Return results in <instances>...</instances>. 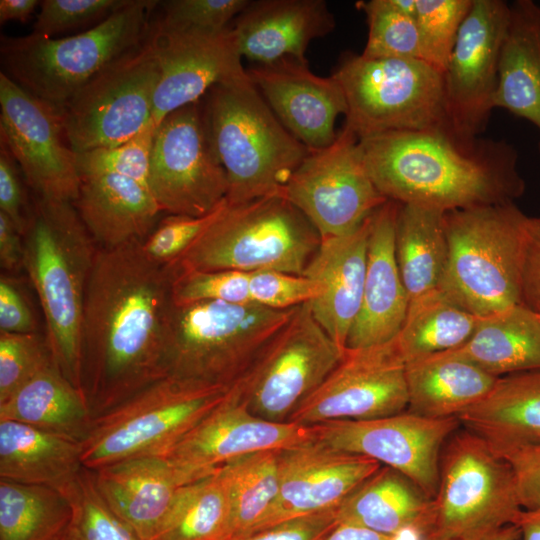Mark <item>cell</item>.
Instances as JSON below:
<instances>
[{
  "label": "cell",
  "instance_id": "6da1fadb",
  "mask_svg": "<svg viewBox=\"0 0 540 540\" xmlns=\"http://www.w3.org/2000/svg\"><path fill=\"white\" fill-rule=\"evenodd\" d=\"M175 266L140 242L98 248L81 325V386L92 417L167 376Z\"/></svg>",
  "mask_w": 540,
  "mask_h": 540
},
{
  "label": "cell",
  "instance_id": "7a4b0ae2",
  "mask_svg": "<svg viewBox=\"0 0 540 540\" xmlns=\"http://www.w3.org/2000/svg\"><path fill=\"white\" fill-rule=\"evenodd\" d=\"M387 199L443 212L514 202L525 190L518 152L505 140L452 130L389 132L359 140Z\"/></svg>",
  "mask_w": 540,
  "mask_h": 540
},
{
  "label": "cell",
  "instance_id": "3957f363",
  "mask_svg": "<svg viewBox=\"0 0 540 540\" xmlns=\"http://www.w3.org/2000/svg\"><path fill=\"white\" fill-rule=\"evenodd\" d=\"M23 240V268L39 298L50 353L60 371L82 391L81 325L98 247L73 203L38 197L30 208Z\"/></svg>",
  "mask_w": 540,
  "mask_h": 540
},
{
  "label": "cell",
  "instance_id": "277c9868",
  "mask_svg": "<svg viewBox=\"0 0 540 540\" xmlns=\"http://www.w3.org/2000/svg\"><path fill=\"white\" fill-rule=\"evenodd\" d=\"M202 109L227 180L229 204L283 195L310 149L279 121L246 77L213 86Z\"/></svg>",
  "mask_w": 540,
  "mask_h": 540
},
{
  "label": "cell",
  "instance_id": "5b68a950",
  "mask_svg": "<svg viewBox=\"0 0 540 540\" xmlns=\"http://www.w3.org/2000/svg\"><path fill=\"white\" fill-rule=\"evenodd\" d=\"M158 4L127 0L103 21L73 36L2 37L1 72L62 110L85 84L146 40Z\"/></svg>",
  "mask_w": 540,
  "mask_h": 540
},
{
  "label": "cell",
  "instance_id": "8992f818",
  "mask_svg": "<svg viewBox=\"0 0 540 540\" xmlns=\"http://www.w3.org/2000/svg\"><path fill=\"white\" fill-rule=\"evenodd\" d=\"M527 218L514 202L445 212L449 255L440 290L480 318L520 305Z\"/></svg>",
  "mask_w": 540,
  "mask_h": 540
},
{
  "label": "cell",
  "instance_id": "52a82bcc",
  "mask_svg": "<svg viewBox=\"0 0 540 540\" xmlns=\"http://www.w3.org/2000/svg\"><path fill=\"white\" fill-rule=\"evenodd\" d=\"M321 238L281 195L226 205L181 256L184 270H276L303 275Z\"/></svg>",
  "mask_w": 540,
  "mask_h": 540
},
{
  "label": "cell",
  "instance_id": "ba28073f",
  "mask_svg": "<svg viewBox=\"0 0 540 540\" xmlns=\"http://www.w3.org/2000/svg\"><path fill=\"white\" fill-rule=\"evenodd\" d=\"M231 387L171 375L150 384L92 417L80 441L82 467L95 470L163 451L215 409Z\"/></svg>",
  "mask_w": 540,
  "mask_h": 540
},
{
  "label": "cell",
  "instance_id": "9c48e42d",
  "mask_svg": "<svg viewBox=\"0 0 540 540\" xmlns=\"http://www.w3.org/2000/svg\"><path fill=\"white\" fill-rule=\"evenodd\" d=\"M331 75L346 99L344 126L359 140L398 131H454L443 73L423 60L346 52Z\"/></svg>",
  "mask_w": 540,
  "mask_h": 540
},
{
  "label": "cell",
  "instance_id": "30bf717a",
  "mask_svg": "<svg viewBox=\"0 0 540 540\" xmlns=\"http://www.w3.org/2000/svg\"><path fill=\"white\" fill-rule=\"evenodd\" d=\"M295 308L273 310L253 303L219 301L174 305L167 375L233 386Z\"/></svg>",
  "mask_w": 540,
  "mask_h": 540
},
{
  "label": "cell",
  "instance_id": "8fae6325",
  "mask_svg": "<svg viewBox=\"0 0 540 540\" xmlns=\"http://www.w3.org/2000/svg\"><path fill=\"white\" fill-rule=\"evenodd\" d=\"M520 506L508 463L465 429L442 450L438 489L425 540H451L515 524Z\"/></svg>",
  "mask_w": 540,
  "mask_h": 540
},
{
  "label": "cell",
  "instance_id": "7c38bea8",
  "mask_svg": "<svg viewBox=\"0 0 540 540\" xmlns=\"http://www.w3.org/2000/svg\"><path fill=\"white\" fill-rule=\"evenodd\" d=\"M345 349L307 304L300 305L233 387L254 415L287 422L339 364Z\"/></svg>",
  "mask_w": 540,
  "mask_h": 540
},
{
  "label": "cell",
  "instance_id": "4fadbf2b",
  "mask_svg": "<svg viewBox=\"0 0 540 540\" xmlns=\"http://www.w3.org/2000/svg\"><path fill=\"white\" fill-rule=\"evenodd\" d=\"M158 79L147 37L85 84L61 110L72 150L78 154L116 147L140 133L152 121Z\"/></svg>",
  "mask_w": 540,
  "mask_h": 540
},
{
  "label": "cell",
  "instance_id": "5bb4252c",
  "mask_svg": "<svg viewBox=\"0 0 540 540\" xmlns=\"http://www.w3.org/2000/svg\"><path fill=\"white\" fill-rule=\"evenodd\" d=\"M282 196L321 239L352 233L388 201L367 171L358 137L346 126L329 146L310 150Z\"/></svg>",
  "mask_w": 540,
  "mask_h": 540
},
{
  "label": "cell",
  "instance_id": "9a60e30c",
  "mask_svg": "<svg viewBox=\"0 0 540 540\" xmlns=\"http://www.w3.org/2000/svg\"><path fill=\"white\" fill-rule=\"evenodd\" d=\"M149 188L166 214L201 217L226 200L227 176L212 146L201 101L171 112L158 124Z\"/></svg>",
  "mask_w": 540,
  "mask_h": 540
},
{
  "label": "cell",
  "instance_id": "2e32d148",
  "mask_svg": "<svg viewBox=\"0 0 540 540\" xmlns=\"http://www.w3.org/2000/svg\"><path fill=\"white\" fill-rule=\"evenodd\" d=\"M0 140L36 197L74 203L81 175L62 111L0 73Z\"/></svg>",
  "mask_w": 540,
  "mask_h": 540
},
{
  "label": "cell",
  "instance_id": "e0dca14e",
  "mask_svg": "<svg viewBox=\"0 0 540 540\" xmlns=\"http://www.w3.org/2000/svg\"><path fill=\"white\" fill-rule=\"evenodd\" d=\"M460 424L401 412L369 420L313 425L316 440L376 460L408 477L430 499L437 493L442 447Z\"/></svg>",
  "mask_w": 540,
  "mask_h": 540
},
{
  "label": "cell",
  "instance_id": "ac0fdd59",
  "mask_svg": "<svg viewBox=\"0 0 540 540\" xmlns=\"http://www.w3.org/2000/svg\"><path fill=\"white\" fill-rule=\"evenodd\" d=\"M406 408L405 363L393 339L370 347L346 348L339 364L287 422L313 426L369 420Z\"/></svg>",
  "mask_w": 540,
  "mask_h": 540
},
{
  "label": "cell",
  "instance_id": "d6986e66",
  "mask_svg": "<svg viewBox=\"0 0 540 540\" xmlns=\"http://www.w3.org/2000/svg\"><path fill=\"white\" fill-rule=\"evenodd\" d=\"M509 19L506 1L473 0L460 27L443 73L448 119L460 136H480L488 125Z\"/></svg>",
  "mask_w": 540,
  "mask_h": 540
},
{
  "label": "cell",
  "instance_id": "ffe728a7",
  "mask_svg": "<svg viewBox=\"0 0 540 540\" xmlns=\"http://www.w3.org/2000/svg\"><path fill=\"white\" fill-rule=\"evenodd\" d=\"M314 439V426L273 422L254 415L232 386L226 398L190 431L150 455L166 459L195 481L245 454L282 450Z\"/></svg>",
  "mask_w": 540,
  "mask_h": 540
},
{
  "label": "cell",
  "instance_id": "44dd1931",
  "mask_svg": "<svg viewBox=\"0 0 540 540\" xmlns=\"http://www.w3.org/2000/svg\"><path fill=\"white\" fill-rule=\"evenodd\" d=\"M158 68L152 121L201 101L215 85L247 76L232 25L222 31H160L148 36Z\"/></svg>",
  "mask_w": 540,
  "mask_h": 540
},
{
  "label": "cell",
  "instance_id": "7402d4cb",
  "mask_svg": "<svg viewBox=\"0 0 540 540\" xmlns=\"http://www.w3.org/2000/svg\"><path fill=\"white\" fill-rule=\"evenodd\" d=\"M381 466L374 459L337 450L316 439L279 450L277 497L248 533L337 509Z\"/></svg>",
  "mask_w": 540,
  "mask_h": 540
},
{
  "label": "cell",
  "instance_id": "603a6c76",
  "mask_svg": "<svg viewBox=\"0 0 540 540\" xmlns=\"http://www.w3.org/2000/svg\"><path fill=\"white\" fill-rule=\"evenodd\" d=\"M246 72L283 126L310 150L336 139V120L346 115L347 104L332 75H316L308 63L292 59L252 65Z\"/></svg>",
  "mask_w": 540,
  "mask_h": 540
},
{
  "label": "cell",
  "instance_id": "cb8c5ba5",
  "mask_svg": "<svg viewBox=\"0 0 540 540\" xmlns=\"http://www.w3.org/2000/svg\"><path fill=\"white\" fill-rule=\"evenodd\" d=\"M335 25L324 0H250L232 29L242 58L270 65L287 59L308 63L309 44Z\"/></svg>",
  "mask_w": 540,
  "mask_h": 540
},
{
  "label": "cell",
  "instance_id": "d4e9b609",
  "mask_svg": "<svg viewBox=\"0 0 540 540\" xmlns=\"http://www.w3.org/2000/svg\"><path fill=\"white\" fill-rule=\"evenodd\" d=\"M399 206V203L388 200L372 216L362 301L346 348L390 342L396 338L405 321L410 301L395 255Z\"/></svg>",
  "mask_w": 540,
  "mask_h": 540
},
{
  "label": "cell",
  "instance_id": "484cf974",
  "mask_svg": "<svg viewBox=\"0 0 540 540\" xmlns=\"http://www.w3.org/2000/svg\"><path fill=\"white\" fill-rule=\"evenodd\" d=\"M89 471L103 500L141 540L155 536L179 488L194 481L158 455L132 457Z\"/></svg>",
  "mask_w": 540,
  "mask_h": 540
},
{
  "label": "cell",
  "instance_id": "4316f807",
  "mask_svg": "<svg viewBox=\"0 0 540 540\" xmlns=\"http://www.w3.org/2000/svg\"><path fill=\"white\" fill-rule=\"evenodd\" d=\"M373 214L352 233L321 239L303 273L321 287L307 303L314 319L342 348L361 306Z\"/></svg>",
  "mask_w": 540,
  "mask_h": 540
},
{
  "label": "cell",
  "instance_id": "83f0119b",
  "mask_svg": "<svg viewBox=\"0 0 540 540\" xmlns=\"http://www.w3.org/2000/svg\"><path fill=\"white\" fill-rule=\"evenodd\" d=\"M73 204L95 244L104 249L142 242L164 213L149 189L112 173L81 175Z\"/></svg>",
  "mask_w": 540,
  "mask_h": 540
},
{
  "label": "cell",
  "instance_id": "f1b7e54d",
  "mask_svg": "<svg viewBox=\"0 0 540 540\" xmlns=\"http://www.w3.org/2000/svg\"><path fill=\"white\" fill-rule=\"evenodd\" d=\"M458 419L495 451L540 444V369L499 377Z\"/></svg>",
  "mask_w": 540,
  "mask_h": 540
},
{
  "label": "cell",
  "instance_id": "f546056e",
  "mask_svg": "<svg viewBox=\"0 0 540 540\" xmlns=\"http://www.w3.org/2000/svg\"><path fill=\"white\" fill-rule=\"evenodd\" d=\"M338 523L364 527L396 537L407 531L426 534L432 499L408 477L382 465L336 509Z\"/></svg>",
  "mask_w": 540,
  "mask_h": 540
},
{
  "label": "cell",
  "instance_id": "4dcf8cb0",
  "mask_svg": "<svg viewBox=\"0 0 540 540\" xmlns=\"http://www.w3.org/2000/svg\"><path fill=\"white\" fill-rule=\"evenodd\" d=\"M493 107L528 120L540 131V6L532 0L510 5Z\"/></svg>",
  "mask_w": 540,
  "mask_h": 540
},
{
  "label": "cell",
  "instance_id": "1f68e13d",
  "mask_svg": "<svg viewBox=\"0 0 540 540\" xmlns=\"http://www.w3.org/2000/svg\"><path fill=\"white\" fill-rule=\"evenodd\" d=\"M81 469L80 440L0 420V479L60 490Z\"/></svg>",
  "mask_w": 540,
  "mask_h": 540
},
{
  "label": "cell",
  "instance_id": "d6a6232c",
  "mask_svg": "<svg viewBox=\"0 0 540 540\" xmlns=\"http://www.w3.org/2000/svg\"><path fill=\"white\" fill-rule=\"evenodd\" d=\"M498 378L446 352L410 361L405 364L409 412L458 418L482 400Z\"/></svg>",
  "mask_w": 540,
  "mask_h": 540
},
{
  "label": "cell",
  "instance_id": "836d02e7",
  "mask_svg": "<svg viewBox=\"0 0 540 540\" xmlns=\"http://www.w3.org/2000/svg\"><path fill=\"white\" fill-rule=\"evenodd\" d=\"M445 352L495 377L540 369V318L522 305L481 317L464 344Z\"/></svg>",
  "mask_w": 540,
  "mask_h": 540
},
{
  "label": "cell",
  "instance_id": "e575fe53",
  "mask_svg": "<svg viewBox=\"0 0 540 540\" xmlns=\"http://www.w3.org/2000/svg\"><path fill=\"white\" fill-rule=\"evenodd\" d=\"M91 419L92 412L84 393L67 379L54 361L0 403V420L26 423L80 441Z\"/></svg>",
  "mask_w": 540,
  "mask_h": 540
},
{
  "label": "cell",
  "instance_id": "d590c367",
  "mask_svg": "<svg viewBox=\"0 0 540 540\" xmlns=\"http://www.w3.org/2000/svg\"><path fill=\"white\" fill-rule=\"evenodd\" d=\"M445 212L400 204L395 226V255L409 301L440 290L449 246Z\"/></svg>",
  "mask_w": 540,
  "mask_h": 540
},
{
  "label": "cell",
  "instance_id": "8d00e7d4",
  "mask_svg": "<svg viewBox=\"0 0 540 540\" xmlns=\"http://www.w3.org/2000/svg\"><path fill=\"white\" fill-rule=\"evenodd\" d=\"M479 318L437 290L410 301L395 343L406 364L461 346L473 334Z\"/></svg>",
  "mask_w": 540,
  "mask_h": 540
},
{
  "label": "cell",
  "instance_id": "74e56055",
  "mask_svg": "<svg viewBox=\"0 0 540 540\" xmlns=\"http://www.w3.org/2000/svg\"><path fill=\"white\" fill-rule=\"evenodd\" d=\"M232 510L220 468L183 485L151 540H230Z\"/></svg>",
  "mask_w": 540,
  "mask_h": 540
},
{
  "label": "cell",
  "instance_id": "f35d334b",
  "mask_svg": "<svg viewBox=\"0 0 540 540\" xmlns=\"http://www.w3.org/2000/svg\"><path fill=\"white\" fill-rule=\"evenodd\" d=\"M71 517L59 490L0 479V540H57Z\"/></svg>",
  "mask_w": 540,
  "mask_h": 540
},
{
  "label": "cell",
  "instance_id": "ab89813d",
  "mask_svg": "<svg viewBox=\"0 0 540 540\" xmlns=\"http://www.w3.org/2000/svg\"><path fill=\"white\" fill-rule=\"evenodd\" d=\"M278 453L257 451L220 467L231 501V539L252 530L273 505L279 489Z\"/></svg>",
  "mask_w": 540,
  "mask_h": 540
},
{
  "label": "cell",
  "instance_id": "60d3db41",
  "mask_svg": "<svg viewBox=\"0 0 540 540\" xmlns=\"http://www.w3.org/2000/svg\"><path fill=\"white\" fill-rule=\"evenodd\" d=\"M59 491L70 505L71 526L81 540H141L100 496L88 469L82 467Z\"/></svg>",
  "mask_w": 540,
  "mask_h": 540
},
{
  "label": "cell",
  "instance_id": "b9f144b4",
  "mask_svg": "<svg viewBox=\"0 0 540 540\" xmlns=\"http://www.w3.org/2000/svg\"><path fill=\"white\" fill-rule=\"evenodd\" d=\"M356 6L368 25L363 56L422 60L415 18L395 9L389 0L359 1Z\"/></svg>",
  "mask_w": 540,
  "mask_h": 540
},
{
  "label": "cell",
  "instance_id": "7bdbcfd3",
  "mask_svg": "<svg viewBox=\"0 0 540 540\" xmlns=\"http://www.w3.org/2000/svg\"><path fill=\"white\" fill-rule=\"evenodd\" d=\"M473 0H416L422 60L444 73Z\"/></svg>",
  "mask_w": 540,
  "mask_h": 540
},
{
  "label": "cell",
  "instance_id": "ee69618b",
  "mask_svg": "<svg viewBox=\"0 0 540 540\" xmlns=\"http://www.w3.org/2000/svg\"><path fill=\"white\" fill-rule=\"evenodd\" d=\"M157 125L151 121L125 143L76 154L80 175L112 173L133 179L149 188L151 154Z\"/></svg>",
  "mask_w": 540,
  "mask_h": 540
},
{
  "label": "cell",
  "instance_id": "f6af8a7d",
  "mask_svg": "<svg viewBox=\"0 0 540 540\" xmlns=\"http://www.w3.org/2000/svg\"><path fill=\"white\" fill-rule=\"evenodd\" d=\"M172 281L174 305L219 301L251 304L249 273L234 270H184L175 267Z\"/></svg>",
  "mask_w": 540,
  "mask_h": 540
},
{
  "label": "cell",
  "instance_id": "bcb514c9",
  "mask_svg": "<svg viewBox=\"0 0 540 540\" xmlns=\"http://www.w3.org/2000/svg\"><path fill=\"white\" fill-rule=\"evenodd\" d=\"M250 0H169L159 2L161 14L153 20L160 31H222L230 27Z\"/></svg>",
  "mask_w": 540,
  "mask_h": 540
},
{
  "label": "cell",
  "instance_id": "7dc6e473",
  "mask_svg": "<svg viewBox=\"0 0 540 540\" xmlns=\"http://www.w3.org/2000/svg\"><path fill=\"white\" fill-rule=\"evenodd\" d=\"M52 361L47 342L36 332L0 331V403Z\"/></svg>",
  "mask_w": 540,
  "mask_h": 540
},
{
  "label": "cell",
  "instance_id": "c3c4849f",
  "mask_svg": "<svg viewBox=\"0 0 540 540\" xmlns=\"http://www.w3.org/2000/svg\"><path fill=\"white\" fill-rule=\"evenodd\" d=\"M225 205L226 200L213 212L201 217L167 214L140 242L142 253L157 265L175 266L181 256L218 217Z\"/></svg>",
  "mask_w": 540,
  "mask_h": 540
},
{
  "label": "cell",
  "instance_id": "681fc988",
  "mask_svg": "<svg viewBox=\"0 0 540 540\" xmlns=\"http://www.w3.org/2000/svg\"><path fill=\"white\" fill-rule=\"evenodd\" d=\"M127 0H44L33 34L49 37L106 19Z\"/></svg>",
  "mask_w": 540,
  "mask_h": 540
},
{
  "label": "cell",
  "instance_id": "f907efd6",
  "mask_svg": "<svg viewBox=\"0 0 540 540\" xmlns=\"http://www.w3.org/2000/svg\"><path fill=\"white\" fill-rule=\"evenodd\" d=\"M249 293L253 304L273 310H288L316 299L321 287L304 275L260 270L249 273Z\"/></svg>",
  "mask_w": 540,
  "mask_h": 540
},
{
  "label": "cell",
  "instance_id": "816d5d0a",
  "mask_svg": "<svg viewBox=\"0 0 540 540\" xmlns=\"http://www.w3.org/2000/svg\"><path fill=\"white\" fill-rule=\"evenodd\" d=\"M509 465L520 506L540 509V444L496 451Z\"/></svg>",
  "mask_w": 540,
  "mask_h": 540
},
{
  "label": "cell",
  "instance_id": "f5cc1de1",
  "mask_svg": "<svg viewBox=\"0 0 540 540\" xmlns=\"http://www.w3.org/2000/svg\"><path fill=\"white\" fill-rule=\"evenodd\" d=\"M337 524L335 509L283 521L230 540H323Z\"/></svg>",
  "mask_w": 540,
  "mask_h": 540
},
{
  "label": "cell",
  "instance_id": "db71d44e",
  "mask_svg": "<svg viewBox=\"0 0 540 540\" xmlns=\"http://www.w3.org/2000/svg\"><path fill=\"white\" fill-rule=\"evenodd\" d=\"M23 176L15 158L0 140V211L24 234L30 209L21 180Z\"/></svg>",
  "mask_w": 540,
  "mask_h": 540
},
{
  "label": "cell",
  "instance_id": "11a10c76",
  "mask_svg": "<svg viewBox=\"0 0 540 540\" xmlns=\"http://www.w3.org/2000/svg\"><path fill=\"white\" fill-rule=\"evenodd\" d=\"M520 305L540 315V217H528L522 250Z\"/></svg>",
  "mask_w": 540,
  "mask_h": 540
},
{
  "label": "cell",
  "instance_id": "9f6ffc18",
  "mask_svg": "<svg viewBox=\"0 0 540 540\" xmlns=\"http://www.w3.org/2000/svg\"><path fill=\"white\" fill-rule=\"evenodd\" d=\"M35 319L28 302L12 279H0V331L9 333L35 332Z\"/></svg>",
  "mask_w": 540,
  "mask_h": 540
},
{
  "label": "cell",
  "instance_id": "6f0895ef",
  "mask_svg": "<svg viewBox=\"0 0 540 540\" xmlns=\"http://www.w3.org/2000/svg\"><path fill=\"white\" fill-rule=\"evenodd\" d=\"M24 240L23 234L16 228L11 219L0 211V264L7 271L23 268Z\"/></svg>",
  "mask_w": 540,
  "mask_h": 540
},
{
  "label": "cell",
  "instance_id": "680465c9",
  "mask_svg": "<svg viewBox=\"0 0 540 540\" xmlns=\"http://www.w3.org/2000/svg\"><path fill=\"white\" fill-rule=\"evenodd\" d=\"M323 540H396V537L356 525L338 523Z\"/></svg>",
  "mask_w": 540,
  "mask_h": 540
},
{
  "label": "cell",
  "instance_id": "91938a15",
  "mask_svg": "<svg viewBox=\"0 0 540 540\" xmlns=\"http://www.w3.org/2000/svg\"><path fill=\"white\" fill-rule=\"evenodd\" d=\"M37 0H1L0 1V22L20 21L26 22L30 19L39 6Z\"/></svg>",
  "mask_w": 540,
  "mask_h": 540
},
{
  "label": "cell",
  "instance_id": "94428289",
  "mask_svg": "<svg viewBox=\"0 0 540 540\" xmlns=\"http://www.w3.org/2000/svg\"><path fill=\"white\" fill-rule=\"evenodd\" d=\"M515 525L519 529V540H540V509H522Z\"/></svg>",
  "mask_w": 540,
  "mask_h": 540
},
{
  "label": "cell",
  "instance_id": "6125c7cd",
  "mask_svg": "<svg viewBox=\"0 0 540 540\" xmlns=\"http://www.w3.org/2000/svg\"><path fill=\"white\" fill-rule=\"evenodd\" d=\"M451 540H519V529L512 524L488 533Z\"/></svg>",
  "mask_w": 540,
  "mask_h": 540
},
{
  "label": "cell",
  "instance_id": "be15d7a7",
  "mask_svg": "<svg viewBox=\"0 0 540 540\" xmlns=\"http://www.w3.org/2000/svg\"><path fill=\"white\" fill-rule=\"evenodd\" d=\"M57 540H81V539L70 523L68 528L63 532V534Z\"/></svg>",
  "mask_w": 540,
  "mask_h": 540
},
{
  "label": "cell",
  "instance_id": "e7e4bbea",
  "mask_svg": "<svg viewBox=\"0 0 540 540\" xmlns=\"http://www.w3.org/2000/svg\"><path fill=\"white\" fill-rule=\"evenodd\" d=\"M538 316H539V318H540V315H538Z\"/></svg>",
  "mask_w": 540,
  "mask_h": 540
},
{
  "label": "cell",
  "instance_id": "03108f58",
  "mask_svg": "<svg viewBox=\"0 0 540 540\" xmlns=\"http://www.w3.org/2000/svg\"><path fill=\"white\" fill-rule=\"evenodd\" d=\"M539 148H540V145H539Z\"/></svg>",
  "mask_w": 540,
  "mask_h": 540
}]
</instances>
